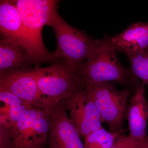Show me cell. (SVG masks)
<instances>
[{"mask_svg": "<svg viewBox=\"0 0 148 148\" xmlns=\"http://www.w3.org/2000/svg\"><path fill=\"white\" fill-rule=\"evenodd\" d=\"M63 101L51 110L49 148H85Z\"/></svg>", "mask_w": 148, "mask_h": 148, "instance_id": "obj_8", "label": "cell"}, {"mask_svg": "<svg viewBox=\"0 0 148 148\" xmlns=\"http://www.w3.org/2000/svg\"><path fill=\"white\" fill-rule=\"evenodd\" d=\"M98 108L103 123L110 131L122 132L127 115L128 101L132 91L118 89L113 83L94 86L86 89Z\"/></svg>", "mask_w": 148, "mask_h": 148, "instance_id": "obj_5", "label": "cell"}, {"mask_svg": "<svg viewBox=\"0 0 148 148\" xmlns=\"http://www.w3.org/2000/svg\"><path fill=\"white\" fill-rule=\"evenodd\" d=\"M0 148H14L9 127L0 124Z\"/></svg>", "mask_w": 148, "mask_h": 148, "instance_id": "obj_19", "label": "cell"}, {"mask_svg": "<svg viewBox=\"0 0 148 148\" xmlns=\"http://www.w3.org/2000/svg\"><path fill=\"white\" fill-rule=\"evenodd\" d=\"M0 32L1 40L20 46L30 54L21 16L14 1L0 2Z\"/></svg>", "mask_w": 148, "mask_h": 148, "instance_id": "obj_11", "label": "cell"}, {"mask_svg": "<svg viewBox=\"0 0 148 148\" xmlns=\"http://www.w3.org/2000/svg\"><path fill=\"white\" fill-rule=\"evenodd\" d=\"M118 51L105 35L77 71L82 89L116 82L134 90L142 84L130 69L123 67L119 60Z\"/></svg>", "mask_w": 148, "mask_h": 148, "instance_id": "obj_1", "label": "cell"}, {"mask_svg": "<svg viewBox=\"0 0 148 148\" xmlns=\"http://www.w3.org/2000/svg\"><path fill=\"white\" fill-rule=\"evenodd\" d=\"M146 142L145 143H140L129 135H122L117 140L111 148H142Z\"/></svg>", "mask_w": 148, "mask_h": 148, "instance_id": "obj_18", "label": "cell"}, {"mask_svg": "<svg viewBox=\"0 0 148 148\" xmlns=\"http://www.w3.org/2000/svg\"><path fill=\"white\" fill-rule=\"evenodd\" d=\"M20 14L24 36L30 55L36 67L44 63H58L53 53L47 49L43 42L42 29L46 25L58 1L54 0H16L14 1Z\"/></svg>", "mask_w": 148, "mask_h": 148, "instance_id": "obj_3", "label": "cell"}, {"mask_svg": "<svg viewBox=\"0 0 148 148\" xmlns=\"http://www.w3.org/2000/svg\"><path fill=\"white\" fill-rule=\"evenodd\" d=\"M35 65L27 50L13 43L0 40V76L32 69Z\"/></svg>", "mask_w": 148, "mask_h": 148, "instance_id": "obj_13", "label": "cell"}, {"mask_svg": "<svg viewBox=\"0 0 148 148\" xmlns=\"http://www.w3.org/2000/svg\"><path fill=\"white\" fill-rule=\"evenodd\" d=\"M142 148H148V139L145 144Z\"/></svg>", "mask_w": 148, "mask_h": 148, "instance_id": "obj_20", "label": "cell"}, {"mask_svg": "<svg viewBox=\"0 0 148 148\" xmlns=\"http://www.w3.org/2000/svg\"><path fill=\"white\" fill-rule=\"evenodd\" d=\"M127 116L130 137L141 143L148 138L147 127L148 119V101L145 96V85L142 84L131 96Z\"/></svg>", "mask_w": 148, "mask_h": 148, "instance_id": "obj_10", "label": "cell"}, {"mask_svg": "<svg viewBox=\"0 0 148 148\" xmlns=\"http://www.w3.org/2000/svg\"><path fill=\"white\" fill-rule=\"evenodd\" d=\"M51 110L32 106L26 111L10 129L14 148H45L48 139Z\"/></svg>", "mask_w": 148, "mask_h": 148, "instance_id": "obj_6", "label": "cell"}, {"mask_svg": "<svg viewBox=\"0 0 148 148\" xmlns=\"http://www.w3.org/2000/svg\"><path fill=\"white\" fill-rule=\"evenodd\" d=\"M31 107L32 106H28L26 104H23L11 108L7 113L3 114H5L7 116L9 126L10 129L11 127L16 124L26 111Z\"/></svg>", "mask_w": 148, "mask_h": 148, "instance_id": "obj_17", "label": "cell"}, {"mask_svg": "<svg viewBox=\"0 0 148 148\" xmlns=\"http://www.w3.org/2000/svg\"><path fill=\"white\" fill-rule=\"evenodd\" d=\"M130 70L145 85H148V50L145 52L126 54Z\"/></svg>", "mask_w": 148, "mask_h": 148, "instance_id": "obj_15", "label": "cell"}, {"mask_svg": "<svg viewBox=\"0 0 148 148\" xmlns=\"http://www.w3.org/2000/svg\"><path fill=\"white\" fill-rule=\"evenodd\" d=\"M53 9L46 25L53 28L57 41V48L53 53L60 63L77 72L101 40L69 25Z\"/></svg>", "mask_w": 148, "mask_h": 148, "instance_id": "obj_2", "label": "cell"}, {"mask_svg": "<svg viewBox=\"0 0 148 148\" xmlns=\"http://www.w3.org/2000/svg\"><path fill=\"white\" fill-rule=\"evenodd\" d=\"M63 102L74 126L84 139L103 127L99 111L86 90L76 91Z\"/></svg>", "mask_w": 148, "mask_h": 148, "instance_id": "obj_7", "label": "cell"}, {"mask_svg": "<svg viewBox=\"0 0 148 148\" xmlns=\"http://www.w3.org/2000/svg\"><path fill=\"white\" fill-rule=\"evenodd\" d=\"M0 101L1 103L3 104L1 106V114H7L11 108L26 104L16 95L1 90H0Z\"/></svg>", "mask_w": 148, "mask_h": 148, "instance_id": "obj_16", "label": "cell"}, {"mask_svg": "<svg viewBox=\"0 0 148 148\" xmlns=\"http://www.w3.org/2000/svg\"><path fill=\"white\" fill-rule=\"evenodd\" d=\"M121 133L108 131L101 127L84 138L85 148H111L122 135Z\"/></svg>", "mask_w": 148, "mask_h": 148, "instance_id": "obj_14", "label": "cell"}, {"mask_svg": "<svg viewBox=\"0 0 148 148\" xmlns=\"http://www.w3.org/2000/svg\"><path fill=\"white\" fill-rule=\"evenodd\" d=\"M0 90L16 95L28 106L45 109L33 68L0 76Z\"/></svg>", "mask_w": 148, "mask_h": 148, "instance_id": "obj_9", "label": "cell"}, {"mask_svg": "<svg viewBox=\"0 0 148 148\" xmlns=\"http://www.w3.org/2000/svg\"><path fill=\"white\" fill-rule=\"evenodd\" d=\"M110 41L118 52L125 55L145 52L148 50V22H135L114 37Z\"/></svg>", "mask_w": 148, "mask_h": 148, "instance_id": "obj_12", "label": "cell"}, {"mask_svg": "<svg viewBox=\"0 0 148 148\" xmlns=\"http://www.w3.org/2000/svg\"><path fill=\"white\" fill-rule=\"evenodd\" d=\"M45 109L51 110L72 94L82 90L77 72L60 63L33 68Z\"/></svg>", "mask_w": 148, "mask_h": 148, "instance_id": "obj_4", "label": "cell"}]
</instances>
